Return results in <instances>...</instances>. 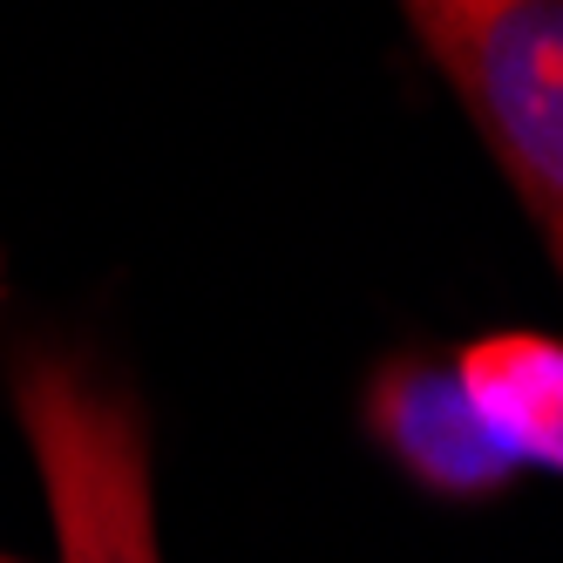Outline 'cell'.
Masks as SVG:
<instances>
[{"instance_id":"3957f363","label":"cell","mask_w":563,"mask_h":563,"mask_svg":"<svg viewBox=\"0 0 563 563\" xmlns=\"http://www.w3.org/2000/svg\"><path fill=\"white\" fill-rule=\"evenodd\" d=\"M374 428L441 496H489L522 468L455 367H394L374 387Z\"/></svg>"},{"instance_id":"277c9868","label":"cell","mask_w":563,"mask_h":563,"mask_svg":"<svg viewBox=\"0 0 563 563\" xmlns=\"http://www.w3.org/2000/svg\"><path fill=\"white\" fill-rule=\"evenodd\" d=\"M462 387L516 462H543L563 475V340L543 333H489L462 353Z\"/></svg>"},{"instance_id":"7a4b0ae2","label":"cell","mask_w":563,"mask_h":563,"mask_svg":"<svg viewBox=\"0 0 563 563\" xmlns=\"http://www.w3.org/2000/svg\"><path fill=\"white\" fill-rule=\"evenodd\" d=\"M563 265V0H408Z\"/></svg>"},{"instance_id":"5b68a950","label":"cell","mask_w":563,"mask_h":563,"mask_svg":"<svg viewBox=\"0 0 563 563\" xmlns=\"http://www.w3.org/2000/svg\"><path fill=\"white\" fill-rule=\"evenodd\" d=\"M0 563H14V556H0Z\"/></svg>"},{"instance_id":"6da1fadb","label":"cell","mask_w":563,"mask_h":563,"mask_svg":"<svg viewBox=\"0 0 563 563\" xmlns=\"http://www.w3.org/2000/svg\"><path fill=\"white\" fill-rule=\"evenodd\" d=\"M14 408L42 462L62 563H156L150 441L123 387L82 360L27 353L14 367Z\"/></svg>"}]
</instances>
